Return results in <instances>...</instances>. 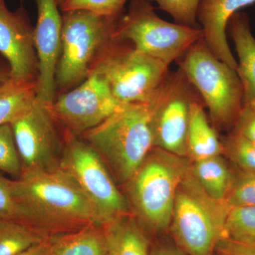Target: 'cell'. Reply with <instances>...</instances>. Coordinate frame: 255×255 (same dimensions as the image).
I'll use <instances>...</instances> for the list:
<instances>
[{"label": "cell", "mask_w": 255, "mask_h": 255, "mask_svg": "<svg viewBox=\"0 0 255 255\" xmlns=\"http://www.w3.org/2000/svg\"><path fill=\"white\" fill-rule=\"evenodd\" d=\"M121 16H102L86 10L63 12L61 46L55 71L56 97L90 76L114 41V31Z\"/></svg>", "instance_id": "obj_4"}, {"label": "cell", "mask_w": 255, "mask_h": 255, "mask_svg": "<svg viewBox=\"0 0 255 255\" xmlns=\"http://www.w3.org/2000/svg\"><path fill=\"white\" fill-rule=\"evenodd\" d=\"M33 28L23 6L10 11L4 0H0V55L9 65L11 78L37 80Z\"/></svg>", "instance_id": "obj_14"}, {"label": "cell", "mask_w": 255, "mask_h": 255, "mask_svg": "<svg viewBox=\"0 0 255 255\" xmlns=\"http://www.w3.org/2000/svg\"><path fill=\"white\" fill-rule=\"evenodd\" d=\"M216 251L220 255H255V245L223 238Z\"/></svg>", "instance_id": "obj_31"}, {"label": "cell", "mask_w": 255, "mask_h": 255, "mask_svg": "<svg viewBox=\"0 0 255 255\" xmlns=\"http://www.w3.org/2000/svg\"><path fill=\"white\" fill-rule=\"evenodd\" d=\"M11 187L24 212L26 224L48 237L87 226H105L95 206L60 168L23 172L17 179H11Z\"/></svg>", "instance_id": "obj_1"}, {"label": "cell", "mask_w": 255, "mask_h": 255, "mask_svg": "<svg viewBox=\"0 0 255 255\" xmlns=\"http://www.w3.org/2000/svg\"><path fill=\"white\" fill-rule=\"evenodd\" d=\"M226 238L255 245V206H232L226 223Z\"/></svg>", "instance_id": "obj_23"}, {"label": "cell", "mask_w": 255, "mask_h": 255, "mask_svg": "<svg viewBox=\"0 0 255 255\" xmlns=\"http://www.w3.org/2000/svg\"><path fill=\"white\" fill-rule=\"evenodd\" d=\"M34 1L38 12L33 28L38 58L37 101L49 107L56 97L55 78L61 46L62 15L57 0Z\"/></svg>", "instance_id": "obj_13"}, {"label": "cell", "mask_w": 255, "mask_h": 255, "mask_svg": "<svg viewBox=\"0 0 255 255\" xmlns=\"http://www.w3.org/2000/svg\"><path fill=\"white\" fill-rule=\"evenodd\" d=\"M60 169L77 183L98 211L105 226L131 214L128 201L116 186L100 154L82 137L67 130Z\"/></svg>", "instance_id": "obj_9"}, {"label": "cell", "mask_w": 255, "mask_h": 255, "mask_svg": "<svg viewBox=\"0 0 255 255\" xmlns=\"http://www.w3.org/2000/svg\"><path fill=\"white\" fill-rule=\"evenodd\" d=\"M36 100V80L8 79L0 85V127L12 123Z\"/></svg>", "instance_id": "obj_19"}, {"label": "cell", "mask_w": 255, "mask_h": 255, "mask_svg": "<svg viewBox=\"0 0 255 255\" xmlns=\"http://www.w3.org/2000/svg\"><path fill=\"white\" fill-rule=\"evenodd\" d=\"M56 123L48 107L36 100L29 110L10 124L22 173L60 168L63 141L57 132Z\"/></svg>", "instance_id": "obj_12"}, {"label": "cell", "mask_w": 255, "mask_h": 255, "mask_svg": "<svg viewBox=\"0 0 255 255\" xmlns=\"http://www.w3.org/2000/svg\"><path fill=\"white\" fill-rule=\"evenodd\" d=\"M177 62L207 106L215 128H233L243 105V85L236 70L216 58L203 38Z\"/></svg>", "instance_id": "obj_6"}, {"label": "cell", "mask_w": 255, "mask_h": 255, "mask_svg": "<svg viewBox=\"0 0 255 255\" xmlns=\"http://www.w3.org/2000/svg\"><path fill=\"white\" fill-rule=\"evenodd\" d=\"M53 243L52 238H46L45 241L32 246L26 251L16 255H51Z\"/></svg>", "instance_id": "obj_32"}, {"label": "cell", "mask_w": 255, "mask_h": 255, "mask_svg": "<svg viewBox=\"0 0 255 255\" xmlns=\"http://www.w3.org/2000/svg\"><path fill=\"white\" fill-rule=\"evenodd\" d=\"M48 238L25 223L0 221V255L19 254Z\"/></svg>", "instance_id": "obj_22"}, {"label": "cell", "mask_w": 255, "mask_h": 255, "mask_svg": "<svg viewBox=\"0 0 255 255\" xmlns=\"http://www.w3.org/2000/svg\"><path fill=\"white\" fill-rule=\"evenodd\" d=\"M0 170L17 179L22 174V164L10 124L0 127Z\"/></svg>", "instance_id": "obj_25"}, {"label": "cell", "mask_w": 255, "mask_h": 255, "mask_svg": "<svg viewBox=\"0 0 255 255\" xmlns=\"http://www.w3.org/2000/svg\"><path fill=\"white\" fill-rule=\"evenodd\" d=\"M232 133L255 142V104L243 105L233 125Z\"/></svg>", "instance_id": "obj_30"}, {"label": "cell", "mask_w": 255, "mask_h": 255, "mask_svg": "<svg viewBox=\"0 0 255 255\" xmlns=\"http://www.w3.org/2000/svg\"><path fill=\"white\" fill-rule=\"evenodd\" d=\"M187 157L191 160L221 155L223 145L214 126L211 125L204 107L194 101L191 107L187 135Z\"/></svg>", "instance_id": "obj_18"}, {"label": "cell", "mask_w": 255, "mask_h": 255, "mask_svg": "<svg viewBox=\"0 0 255 255\" xmlns=\"http://www.w3.org/2000/svg\"><path fill=\"white\" fill-rule=\"evenodd\" d=\"M255 3V0H201L198 9L203 39L216 58L236 70L237 60L231 52L226 34L228 21L240 9Z\"/></svg>", "instance_id": "obj_15"}, {"label": "cell", "mask_w": 255, "mask_h": 255, "mask_svg": "<svg viewBox=\"0 0 255 255\" xmlns=\"http://www.w3.org/2000/svg\"><path fill=\"white\" fill-rule=\"evenodd\" d=\"M227 29L238 55L236 73L243 85V105L255 104V37L249 16L242 11L235 13L228 21Z\"/></svg>", "instance_id": "obj_16"}, {"label": "cell", "mask_w": 255, "mask_h": 255, "mask_svg": "<svg viewBox=\"0 0 255 255\" xmlns=\"http://www.w3.org/2000/svg\"><path fill=\"white\" fill-rule=\"evenodd\" d=\"M0 221H13L26 224L24 212L13 194L11 179L2 177H0Z\"/></svg>", "instance_id": "obj_29"}, {"label": "cell", "mask_w": 255, "mask_h": 255, "mask_svg": "<svg viewBox=\"0 0 255 255\" xmlns=\"http://www.w3.org/2000/svg\"><path fill=\"white\" fill-rule=\"evenodd\" d=\"M190 167L187 157L155 147L127 182L129 204L146 228L160 233L170 227L178 187Z\"/></svg>", "instance_id": "obj_3"}, {"label": "cell", "mask_w": 255, "mask_h": 255, "mask_svg": "<svg viewBox=\"0 0 255 255\" xmlns=\"http://www.w3.org/2000/svg\"><path fill=\"white\" fill-rule=\"evenodd\" d=\"M190 172L204 191L219 201H226L233 178L221 155L194 161Z\"/></svg>", "instance_id": "obj_21"}, {"label": "cell", "mask_w": 255, "mask_h": 255, "mask_svg": "<svg viewBox=\"0 0 255 255\" xmlns=\"http://www.w3.org/2000/svg\"><path fill=\"white\" fill-rule=\"evenodd\" d=\"M202 38L201 28L170 23L159 17L150 0H131L114 33V41L130 43L135 49L169 66L179 61Z\"/></svg>", "instance_id": "obj_7"}, {"label": "cell", "mask_w": 255, "mask_h": 255, "mask_svg": "<svg viewBox=\"0 0 255 255\" xmlns=\"http://www.w3.org/2000/svg\"><path fill=\"white\" fill-rule=\"evenodd\" d=\"M92 72L103 78L121 105L152 102L169 75L167 64L118 41L106 50Z\"/></svg>", "instance_id": "obj_8"}, {"label": "cell", "mask_w": 255, "mask_h": 255, "mask_svg": "<svg viewBox=\"0 0 255 255\" xmlns=\"http://www.w3.org/2000/svg\"><path fill=\"white\" fill-rule=\"evenodd\" d=\"M122 184H127L155 147L153 105L121 106L102 124L81 135Z\"/></svg>", "instance_id": "obj_2"}, {"label": "cell", "mask_w": 255, "mask_h": 255, "mask_svg": "<svg viewBox=\"0 0 255 255\" xmlns=\"http://www.w3.org/2000/svg\"><path fill=\"white\" fill-rule=\"evenodd\" d=\"M192 88L179 69L169 73L152 101L155 147L179 157H187V130L195 100Z\"/></svg>", "instance_id": "obj_11"}, {"label": "cell", "mask_w": 255, "mask_h": 255, "mask_svg": "<svg viewBox=\"0 0 255 255\" xmlns=\"http://www.w3.org/2000/svg\"><path fill=\"white\" fill-rule=\"evenodd\" d=\"M51 238V255H107L104 226H87Z\"/></svg>", "instance_id": "obj_20"}, {"label": "cell", "mask_w": 255, "mask_h": 255, "mask_svg": "<svg viewBox=\"0 0 255 255\" xmlns=\"http://www.w3.org/2000/svg\"><path fill=\"white\" fill-rule=\"evenodd\" d=\"M104 231L107 255H150L148 239L132 214L107 223Z\"/></svg>", "instance_id": "obj_17"}, {"label": "cell", "mask_w": 255, "mask_h": 255, "mask_svg": "<svg viewBox=\"0 0 255 255\" xmlns=\"http://www.w3.org/2000/svg\"><path fill=\"white\" fill-rule=\"evenodd\" d=\"M226 201L231 207L255 206V173L243 172L237 179H233Z\"/></svg>", "instance_id": "obj_28"}, {"label": "cell", "mask_w": 255, "mask_h": 255, "mask_svg": "<svg viewBox=\"0 0 255 255\" xmlns=\"http://www.w3.org/2000/svg\"><path fill=\"white\" fill-rule=\"evenodd\" d=\"M128 0H65L60 6L63 12L86 10L102 16L119 17L124 14V6Z\"/></svg>", "instance_id": "obj_27"}, {"label": "cell", "mask_w": 255, "mask_h": 255, "mask_svg": "<svg viewBox=\"0 0 255 255\" xmlns=\"http://www.w3.org/2000/svg\"><path fill=\"white\" fill-rule=\"evenodd\" d=\"M223 153L245 173H255V142L231 133L222 141Z\"/></svg>", "instance_id": "obj_24"}, {"label": "cell", "mask_w": 255, "mask_h": 255, "mask_svg": "<svg viewBox=\"0 0 255 255\" xmlns=\"http://www.w3.org/2000/svg\"><path fill=\"white\" fill-rule=\"evenodd\" d=\"M150 255H183V252L172 245L162 244L154 248L150 252Z\"/></svg>", "instance_id": "obj_33"}, {"label": "cell", "mask_w": 255, "mask_h": 255, "mask_svg": "<svg viewBox=\"0 0 255 255\" xmlns=\"http://www.w3.org/2000/svg\"><path fill=\"white\" fill-rule=\"evenodd\" d=\"M10 78V68L6 60L0 55V85Z\"/></svg>", "instance_id": "obj_34"}, {"label": "cell", "mask_w": 255, "mask_h": 255, "mask_svg": "<svg viewBox=\"0 0 255 255\" xmlns=\"http://www.w3.org/2000/svg\"><path fill=\"white\" fill-rule=\"evenodd\" d=\"M121 106L103 78L92 72L78 86L57 96L48 108L57 123L67 131L81 136L102 124Z\"/></svg>", "instance_id": "obj_10"}, {"label": "cell", "mask_w": 255, "mask_h": 255, "mask_svg": "<svg viewBox=\"0 0 255 255\" xmlns=\"http://www.w3.org/2000/svg\"><path fill=\"white\" fill-rule=\"evenodd\" d=\"M174 18L175 23L198 27L197 13L201 0H150Z\"/></svg>", "instance_id": "obj_26"}, {"label": "cell", "mask_w": 255, "mask_h": 255, "mask_svg": "<svg viewBox=\"0 0 255 255\" xmlns=\"http://www.w3.org/2000/svg\"><path fill=\"white\" fill-rule=\"evenodd\" d=\"M231 206L208 195L190 171L178 187L170 227L178 248L188 255H213L226 238Z\"/></svg>", "instance_id": "obj_5"}]
</instances>
